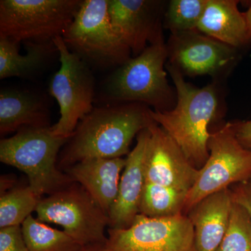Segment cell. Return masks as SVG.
<instances>
[{
  "label": "cell",
  "mask_w": 251,
  "mask_h": 251,
  "mask_svg": "<svg viewBox=\"0 0 251 251\" xmlns=\"http://www.w3.org/2000/svg\"><path fill=\"white\" fill-rule=\"evenodd\" d=\"M237 0H208L198 26L202 34L234 49L251 44V31L245 13L239 11Z\"/></svg>",
  "instance_id": "e0dca14e"
},
{
  "label": "cell",
  "mask_w": 251,
  "mask_h": 251,
  "mask_svg": "<svg viewBox=\"0 0 251 251\" xmlns=\"http://www.w3.org/2000/svg\"><path fill=\"white\" fill-rule=\"evenodd\" d=\"M154 123L151 109L145 104H105L94 108L68 140L59 166L67 169L85 160L128 156L134 138Z\"/></svg>",
  "instance_id": "6da1fadb"
},
{
  "label": "cell",
  "mask_w": 251,
  "mask_h": 251,
  "mask_svg": "<svg viewBox=\"0 0 251 251\" xmlns=\"http://www.w3.org/2000/svg\"><path fill=\"white\" fill-rule=\"evenodd\" d=\"M168 64L183 75H209L216 81L227 75L241 59L240 50L198 30L171 34L166 43Z\"/></svg>",
  "instance_id": "8fae6325"
},
{
  "label": "cell",
  "mask_w": 251,
  "mask_h": 251,
  "mask_svg": "<svg viewBox=\"0 0 251 251\" xmlns=\"http://www.w3.org/2000/svg\"><path fill=\"white\" fill-rule=\"evenodd\" d=\"M35 211L37 219L62 226L82 247L106 242L108 215L78 183L41 198Z\"/></svg>",
  "instance_id": "52a82bcc"
},
{
  "label": "cell",
  "mask_w": 251,
  "mask_h": 251,
  "mask_svg": "<svg viewBox=\"0 0 251 251\" xmlns=\"http://www.w3.org/2000/svg\"><path fill=\"white\" fill-rule=\"evenodd\" d=\"M167 3L159 0H108L112 27L136 57L149 45L164 39Z\"/></svg>",
  "instance_id": "7c38bea8"
},
{
  "label": "cell",
  "mask_w": 251,
  "mask_h": 251,
  "mask_svg": "<svg viewBox=\"0 0 251 251\" xmlns=\"http://www.w3.org/2000/svg\"><path fill=\"white\" fill-rule=\"evenodd\" d=\"M236 138L244 148L251 151V120L232 122Z\"/></svg>",
  "instance_id": "4316f807"
},
{
  "label": "cell",
  "mask_w": 251,
  "mask_h": 251,
  "mask_svg": "<svg viewBox=\"0 0 251 251\" xmlns=\"http://www.w3.org/2000/svg\"><path fill=\"white\" fill-rule=\"evenodd\" d=\"M81 0H1L0 39L46 42L62 36Z\"/></svg>",
  "instance_id": "8992f818"
},
{
  "label": "cell",
  "mask_w": 251,
  "mask_h": 251,
  "mask_svg": "<svg viewBox=\"0 0 251 251\" xmlns=\"http://www.w3.org/2000/svg\"><path fill=\"white\" fill-rule=\"evenodd\" d=\"M148 129L145 182L188 193L198 179L199 169L191 164L179 147L156 122Z\"/></svg>",
  "instance_id": "4fadbf2b"
},
{
  "label": "cell",
  "mask_w": 251,
  "mask_h": 251,
  "mask_svg": "<svg viewBox=\"0 0 251 251\" xmlns=\"http://www.w3.org/2000/svg\"><path fill=\"white\" fill-rule=\"evenodd\" d=\"M0 251H29L23 238L21 226L0 229Z\"/></svg>",
  "instance_id": "d4e9b609"
},
{
  "label": "cell",
  "mask_w": 251,
  "mask_h": 251,
  "mask_svg": "<svg viewBox=\"0 0 251 251\" xmlns=\"http://www.w3.org/2000/svg\"><path fill=\"white\" fill-rule=\"evenodd\" d=\"M53 41L61 66L50 82L49 94L59 104L60 118L51 130L54 135L69 139L79 122L94 109L95 78L92 69L69 50L62 36Z\"/></svg>",
  "instance_id": "ba28073f"
},
{
  "label": "cell",
  "mask_w": 251,
  "mask_h": 251,
  "mask_svg": "<svg viewBox=\"0 0 251 251\" xmlns=\"http://www.w3.org/2000/svg\"><path fill=\"white\" fill-rule=\"evenodd\" d=\"M27 53L19 52L20 44L0 39V79L11 77H31L45 67L51 56L57 52L53 40L25 42Z\"/></svg>",
  "instance_id": "d6986e66"
},
{
  "label": "cell",
  "mask_w": 251,
  "mask_h": 251,
  "mask_svg": "<svg viewBox=\"0 0 251 251\" xmlns=\"http://www.w3.org/2000/svg\"><path fill=\"white\" fill-rule=\"evenodd\" d=\"M103 245L102 244H97V245L87 246L81 248L79 251H103Z\"/></svg>",
  "instance_id": "83f0119b"
},
{
  "label": "cell",
  "mask_w": 251,
  "mask_h": 251,
  "mask_svg": "<svg viewBox=\"0 0 251 251\" xmlns=\"http://www.w3.org/2000/svg\"><path fill=\"white\" fill-rule=\"evenodd\" d=\"M208 0H172L163 17V27L171 34L198 30Z\"/></svg>",
  "instance_id": "603a6c76"
},
{
  "label": "cell",
  "mask_w": 251,
  "mask_h": 251,
  "mask_svg": "<svg viewBox=\"0 0 251 251\" xmlns=\"http://www.w3.org/2000/svg\"><path fill=\"white\" fill-rule=\"evenodd\" d=\"M50 111L44 97L21 89L4 88L0 92V133L17 132L25 126L45 128L50 125Z\"/></svg>",
  "instance_id": "ac0fdd59"
},
{
  "label": "cell",
  "mask_w": 251,
  "mask_h": 251,
  "mask_svg": "<svg viewBox=\"0 0 251 251\" xmlns=\"http://www.w3.org/2000/svg\"><path fill=\"white\" fill-rule=\"evenodd\" d=\"M246 18H247L248 24H249V27L251 31V5L249 9L245 12Z\"/></svg>",
  "instance_id": "f1b7e54d"
},
{
  "label": "cell",
  "mask_w": 251,
  "mask_h": 251,
  "mask_svg": "<svg viewBox=\"0 0 251 251\" xmlns=\"http://www.w3.org/2000/svg\"><path fill=\"white\" fill-rule=\"evenodd\" d=\"M209 156L187 193L184 215L206 196L251 179V151L236 138L232 122L210 133Z\"/></svg>",
  "instance_id": "9c48e42d"
},
{
  "label": "cell",
  "mask_w": 251,
  "mask_h": 251,
  "mask_svg": "<svg viewBox=\"0 0 251 251\" xmlns=\"http://www.w3.org/2000/svg\"><path fill=\"white\" fill-rule=\"evenodd\" d=\"M69 138L54 135L50 127L25 126L0 141V161L27 176L29 186L40 199L74 181L57 166L59 150Z\"/></svg>",
  "instance_id": "277c9868"
},
{
  "label": "cell",
  "mask_w": 251,
  "mask_h": 251,
  "mask_svg": "<svg viewBox=\"0 0 251 251\" xmlns=\"http://www.w3.org/2000/svg\"><path fill=\"white\" fill-rule=\"evenodd\" d=\"M126 158H92L79 162L67 169V174L78 183L109 214L116 200Z\"/></svg>",
  "instance_id": "2e32d148"
},
{
  "label": "cell",
  "mask_w": 251,
  "mask_h": 251,
  "mask_svg": "<svg viewBox=\"0 0 251 251\" xmlns=\"http://www.w3.org/2000/svg\"><path fill=\"white\" fill-rule=\"evenodd\" d=\"M103 251H198L187 216L150 218L138 214L125 229L109 228Z\"/></svg>",
  "instance_id": "30bf717a"
},
{
  "label": "cell",
  "mask_w": 251,
  "mask_h": 251,
  "mask_svg": "<svg viewBox=\"0 0 251 251\" xmlns=\"http://www.w3.org/2000/svg\"><path fill=\"white\" fill-rule=\"evenodd\" d=\"M167 59L164 39L150 44L109 75L104 83L103 99L108 104L143 103L155 111L174 108L176 91L168 82Z\"/></svg>",
  "instance_id": "3957f363"
},
{
  "label": "cell",
  "mask_w": 251,
  "mask_h": 251,
  "mask_svg": "<svg viewBox=\"0 0 251 251\" xmlns=\"http://www.w3.org/2000/svg\"><path fill=\"white\" fill-rule=\"evenodd\" d=\"M176 94L174 108L151 110L155 122L171 137L195 168L201 169L208 158L209 126L219 115L221 97L216 82L198 87L186 82L176 68L167 63Z\"/></svg>",
  "instance_id": "7a4b0ae2"
},
{
  "label": "cell",
  "mask_w": 251,
  "mask_h": 251,
  "mask_svg": "<svg viewBox=\"0 0 251 251\" xmlns=\"http://www.w3.org/2000/svg\"><path fill=\"white\" fill-rule=\"evenodd\" d=\"M216 251H251V216L234 201L227 230Z\"/></svg>",
  "instance_id": "cb8c5ba5"
},
{
  "label": "cell",
  "mask_w": 251,
  "mask_h": 251,
  "mask_svg": "<svg viewBox=\"0 0 251 251\" xmlns=\"http://www.w3.org/2000/svg\"><path fill=\"white\" fill-rule=\"evenodd\" d=\"M62 39L91 69H117L132 57L112 27L108 0H83Z\"/></svg>",
  "instance_id": "5b68a950"
},
{
  "label": "cell",
  "mask_w": 251,
  "mask_h": 251,
  "mask_svg": "<svg viewBox=\"0 0 251 251\" xmlns=\"http://www.w3.org/2000/svg\"><path fill=\"white\" fill-rule=\"evenodd\" d=\"M234 202L247 209L251 216V179L229 188Z\"/></svg>",
  "instance_id": "484cf974"
},
{
  "label": "cell",
  "mask_w": 251,
  "mask_h": 251,
  "mask_svg": "<svg viewBox=\"0 0 251 251\" xmlns=\"http://www.w3.org/2000/svg\"><path fill=\"white\" fill-rule=\"evenodd\" d=\"M232 204L230 189L226 188L206 196L188 213L198 251H217L227 230Z\"/></svg>",
  "instance_id": "9a60e30c"
},
{
  "label": "cell",
  "mask_w": 251,
  "mask_h": 251,
  "mask_svg": "<svg viewBox=\"0 0 251 251\" xmlns=\"http://www.w3.org/2000/svg\"><path fill=\"white\" fill-rule=\"evenodd\" d=\"M21 228L29 251H79L82 248L64 230L52 228L31 215Z\"/></svg>",
  "instance_id": "44dd1931"
},
{
  "label": "cell",
  "mask_w": 251,
  "mask_h": 251,
  "mask_svg": "<svg viewBox=\"0 0 251 251\" xmlns=\"http://www.w3.org/2000/svg\"><path fill=\"white\" fill-rule=\"evenodd\" d=\"M187 192L145 182L139 214L150 218H171L184 214Z\"/></svg>",
  "instance_id": "ffe728a7"
},
{
  "label": "cell",
  "mask_w": 251,
  "mask_h": 251,
  "mask_svg": "<svg viewBox=\"0 0 251 251\" xmlns=\"http://www.w3.org/2000/svg\"><path fill=\"white\" fill-rule=\"evenodd\" d=\"M29 187L13 188L1 193L0 229L22 226L23 222L36 211L40 201Z\"/></svg>",
  "instance_id": "7402d4cb"
},
{
  "label": "cell",
  "mask_w": 251,
  "mask_h": 251,
  "mask_svg": "<svg viewBox=\"0 0 251 251\" xmlns=\"http://www.w3.org/2000/svg\"><path fill=\"white\" fill-rule=\"evenodd\" d=\"M149 134L148 128L140 132L135 148L126 158L117 198L109 211V228H127L139 214L145 184V158Z\"/></svg>",
  "instance_id": "5bb4252c"
}]
</instances>
